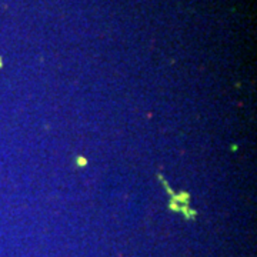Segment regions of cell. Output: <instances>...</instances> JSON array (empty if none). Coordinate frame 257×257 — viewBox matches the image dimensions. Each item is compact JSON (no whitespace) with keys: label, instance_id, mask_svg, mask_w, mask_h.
Segmentation results:
<instances>
[{"label":"cell","instance_id":"6da1fadb","mask_svg":"<svg viewBox=\"0 0 257 257\" xmlns=\"http://www.w3.org/2000/svg\"><path fill=\"white\" fill-rule=\"evenodd\" d=\"M189 200L190 196L187 193H179V194H172V200H170V209L173 212L183 213L189 207Z\"/></svg>","mask_w":257,"mask_h":257},{"label":"cell","instance_id":"7a4b0ae2","mask_svg":"<svg viewBox=\"0 0 257 257\" xmlns=\"http://www.w3.org/2000/svg\"><path fill=\"white\" fill-rule=\"evenodd\" d=\"M183 213H184V216H186L187 220H192V218L196 217V214H197V213H196V210H192L190 207H187V209Z\"/></svg>","mask_w":257,"mask_h":257},{"label":"cell","instance_id":"3957f363","mask_svg":"<svg viewBox=\"0 0 257 257\" xmlns=\"http://www.w3.org/2000/svg\"><path fill=\"white\" fill-rule=\"evenodd\" d=\"M76 164L77 166H86L87 164V159H84L83 156H79V157H76Z\"/></svg>","mask_w":257,"mask_h":257},{"label":"cell","instance_id":"277c9868","mask_svg":"<svg viewBox=\"0 0 257 257\" xmlns=\"http://www.w3.org/2000/svg\"><path fill=\"white\" fill-rule=\"evenodd\" d=\"M231 150H233V152H236V150H237V146H236V144H233V146H231Z\"/></svg>","mask_w":257,"mask_h":257}]
</instances>
